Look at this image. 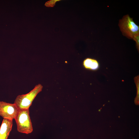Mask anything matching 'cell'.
<instances>
[{
  "instance_id": "6da1fadb",
  "label": "cell",
  "mask_w": 139,
  "mask_h": 139,
  "mask_svg": "<svg viewBox=\"0 0 139 139\" xmlns=\"http://www.w3.org/2000/svg\"><path fill=\"white\" fill-rule=\"evenodd\" d=\"M19 132L28 134L33 130L29 109H19L14 119Z\"/></svg>"
},
{
  "instance_id": "7a4b0ae2",
  "label": "cell",
  "mask_w": 139,
  "mask_h": 139,
  "mask_svg": "<svg viewBox=\"0 0 139 139\" xmlns=\"http://www.w3.org/2000/svg\"><path fill=\"white\" fill-rule=\"evenodd\" d=\"M42 86L40 84L36 85L28 93L17 96L14 103L19 109H29L33 101L37 94L42 91Z\"/></svg>"
},
{
  "instance_id": "3957f363",
  "label": "cell",
  "mask_w": 139,
  "mask_h": 139,
  "mask_svg": "<svg viewBox=\"0 0 139 139\" xmlns=\"http://www.w3.org/2000/svg\"><path fill=\"white\" fill-rule=\"evenodd\" d=\"M119 26L123 34L127 37L133 39L139 34V26L128 15L124 16L120 20Z\"/></svg>"
},
{
  "instance_id": "277c9868",
  "label": "cell",
  "mask_w": 139,
  "mask_h": 139,
  "mask_svg": "<svg viewBox=\"0 0 139 139\" xmlns=\"http://www.w3.org/2000/svg\"><path fill=\"white\" fill-rule=\"evenodd\" d=\"M18 110L14 103L0 101V116L3 118L13 120L15 117Z\"/></svg>"
},
{
  "instance_id": "5b68a950",
  "label": "cell",
  "mask_w": 139,
  "mask_h": 139,
  "mask_svg": "<svg viewBox=\"0 0 139 139\" xmlns=\"http://www.w3.org/2000/svg\"><path fill=\"white\" fill-rule=\"evenodd\" d=\"M12 125V120L3 118L0 127V139H7Z\"/></svg>"
},
{
  "instance_id": "8992f818",
  "label": "cell",
  "mask_w": 139,
  "mask_h": 139,
  "mask_svg": "<svg viewBox=\"0 0 139 139\" xmlns=\"http://www.w3.org/2000/svg\"><path fill=\"white\" fill-rule=\"evenodd\" d=\"M83 64L85 69L92 71L98 70L99 67L98 61L96 59L88 58L83 60Z\"/></svg>"
},
{
  "instance_id": "52a82bcc",
  "label": "cell",
  "mask_w": 139,
  "mask_h": 139,
  "mask_svg": "<svg viewBox=\"0 0 139 139\" xmlns=\"http://www.w3.org/2000/svg\"><path fill=\"white\" fill-rule=\"evenodd\" d=\"M135 82L137 88V95L135 100V102L136 104H139V77L137 76L135 78Z\"/></svg>"
},
{
  "instance_id": "ba28073f",
  "label": "cell",
  "mask_w": 139,
  "mask_h": 139,
  "mask_svg": "<svg viewBox=\"0 0 139 139\" xmlns=\"http://www.w3.org/2000/svg\"><path fill=\"white\" fill-rule=\"evenodd\" d=\"M139 34L135 36L133 39L136 42V47L138 49V50H139Z\"/></svg>"
},
{
  "instance_id": "9c48e42d",
  "label": "cell",
  "mask_w": 139,
  "mask_h": 139,
  "mask_svg": "<svg viewBox=\"0 0 139 139\" xmlns=\"http://www.w3.org/2000/svg\"></svg>"
}]
</instances>
